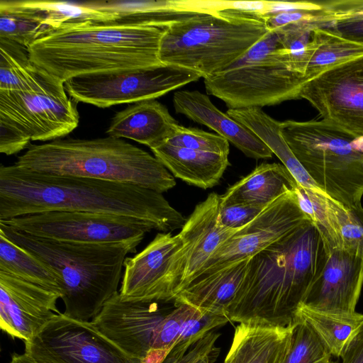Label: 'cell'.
<instances>
[{
    "instance_id": "cell-35",
    "label": "cell",
    "mask_w": 363,
    "mask_h": 363,
    "mask_svg": "<svg viewBox=\"0 0 363 363\" xmlns=\"http://www.w3.org/2000/svg\"><path fill=\"white\" fill-rule=\"evenodd\" d=\"M46 16V21L51 31L67 23L91 21L107 23L111 19L110 14L86 6L82 2L33 0ZM50 31V32H51Z\"/></svg>"
},
{
    "instance_id": "cell-49",
    "label": "cell",
    "mask_w": 363,
    "mask_h": 363,
    "mask_svg": "<svg viewBox=\"0 0 363 363\" xmlns=\"http://www.w3.org/2000/svg\"><path fill=\"white\" fill-rule=\"evenodd\" d=\"M328 363H335V362L331 360Z\"/></svg>"
},
{
    "instance_id": "cell-18",
    "label": "cell",
    "mask_w": 363,
    "mask_h": 363,
    "mask_svg": "<svg viewBox=\"0 0 363 363\" xmlns=\"http://www.w3.org/2000/svg\"><path fill=\"white\" fill-rule=\"evenodd\" d=\"M363 286V256L335 248L326 252L304 304L331 313H354Z\"/></svg>"
},
{
    "instance_id": "cell-40",
    "label": "cell",
    "mask_w": 363,
    "mask_h": 363,
    "mask_svg": "<svg viewBox=\"0 0 363 363\" xmlns=\"http://www.w3.org/2000/svg\"><path fill=\"white\" fill-rule=\"evenodd\" d=\"M30 136L21 128L5 118L0 117V152L16 154L29 147Z\"/></svg>"
},
{
    "instance_id": "cell-11",
    "label": "cell",
    "mask_w": 363,
    "mask_h": 363,
    "mask_svg": "<svg viewBox=\"0 0 363 363\" xmlns=\"http://www.w3.org/2000/svg\"><path fill=\"white\" fill-rule=\"evenodd\" d=\"M25 342V353L38 363H144L123 351L91 321L55 315Z\"/></svg>"
},
{
    "instance_id": "cell-36",
    "label": "cell",
    "mask_w": 363,
    "mask_h": 363,
    "mask_svg": "<svg viewBox=\"0 0 363 363\" xmlns=\"http://www.w3.org/2000/svg\"><path fill=\"white\" fill-rule=\"evenodd\" d=\"M229 321L228 317L195 308L186 320L174 347L162 363H175L196 342L216 328Z\"/></svg>"
},
{
    "instance_id": "cell-8",
    "label": "cell",
    "mask_w": 363,
    "mask_h": 363,
    "mask_svg": "<svg viewBox=\"0 0 363 363\" xmlns=\"http://www.w3.org/2000/svg\"><path fill=\"white\" fill-rule=\"evenodd\" d=\"M304 76L291 71L278 32L270 30L226 69L204 79L207 94L230 109L262 108L299 99Z\"/></svg>"
},
{
    "instance_id": "cell-19",
    "label": "cell",
    "mask_w": 363,
    "mask_h": 363,
    "mask_svg": "<svg viewBox=\"0 0 363 363\" xmlns=\"http://www.w3.org/2000/svg\"><path fill=\"white\" fill-rule=\"evenodd\" d=\"M180 233H159L140 252L126 257L119 294L123 298L171 303L167 275L175 252L182 247Z\"/></svg>"
},
{
    "instance_id": "cell-5",
    "label": "cell",
    "mask_w": 363,
    "mask_h": 363,
    "mask_svg": "<svg viewBox=\"0 0 363 363\" xmlns=\"http://www.w3.org/2000/svg\"><path fill=\"white\" fill-rule=\"evenodd\" d=\"M16 166L37 172L133 184L160 193L176 182L155 157L123 139H57L30 145Z\"/></svg>"
},
{
    "instance_id": "cell-38",
    "label": "cell",
    "mask_w": 363,
    "mask_h": 363,
    "mask_svg": "<svg viewBox=\"0 0 363 363\" xmlns=\"http://www.w3.org/2000/svg\"><path fill=\"white\" fill-rule=\"evenodd\" d=\"M164 143L174 147L228 156L230 152L229 142L218 134L196 128H186L179 124Z\"/></svg>"
},
{
    "instance_id": "cell-47",
    "label": "cell",
    "mask_w": 363,
    "mask_h": 363,
    "mask_svg": "<svg viewBox=\"0 0 363 363\" xmlns=\"http://www.w3.org/2000/svg\"><path fill=\"white\" fill-rule=\"evenodd\" d=\"M219 352L209 354L195 363H213L218 357Z\"/></svg>"
},
{
    "instance_id": "cell-20",
    "label": "cell",
    "mask_w": 363,
    "mask_h": 363,
    "mask_svg": "<svg viewBox=\"0 0 363 363\" xmlns=\"http://www.w3.org/2000/svg\"><path fill=\"white\" fill-rule=\"evenodd\" d=\"M301 209L315 225L325 251L342 248L363 256V207H347L324 191L306 189L300 196Z\"/></svg>"
},
{
    "instance_id": "cell-31",
    "label": "cell",
    "mask_w": 363,
    "mask_h": 363,
    "mask_svg": "<svg viewBox=\"0 0 363 363\" xmlns=\"http://www.w3.org/2000/svg\"><path fill=\"white\" fill-rule=\"evenodd\" d=\"M296 315L305 320L318 333L332 356L340 357L351 340L363 328V314L331 313L301 304Z\"/></svg>"
},
{
    "instance_id": "cell-44",
    "label": "cell",
    "mask_w": 363,
    "mask_h": 363,
    "mask_svg": "<svg viewBox=\"0 0 363 363\" xmlns=\"http://www.w3.org/2000/svg\"><path fill=\"white\" fill-rule=\"evenodd\" d=\"M323 10L321 2L298 1H269L267 9L261 15L262 17H267L280 13L308 11H318Z\"/></svg>"
},
{
    "instance_id": "cell-25",
    "label": "cell",
    "mask_w": 363,
    "mask_h": 363,
    "mask_svg": "<svg viewBox=\"0 0 363 363\" xmlns=\"http://www.w3.org/2000/svg\"><path fill=\"white\" fill-rule=\"evenodd\" d=\"M84 4L110 14L112 19L102 23L106 25L167 27L202 13L190 10L186 0L91 1Z\"/></svg>"
},
{
    "instance_id": "cell-12",
    "label": "cell",
    "mask_w": 363,
    "mask_h": 363,
    "mask_svg": "<svg viewBox=\"0 0 363 363\" xmlns=\"http://www.w3.org/2000/svg\"><path fill=\"white\" fill-rule=\"evenodd\" d=\"M0 117L21 128L35 141L62 138L74 130L79 121L64 82L49 74L38 90L0 91Z\"/></svg>"
},
{
    "instance_id": "cell-2",
    "label": "cell",
    "mask_w": 363,
    "mask_h": 363,
    "mask_svg": "<svg viewBox=\"0 0 363 363\" xmlns=\"http://www.w3.org/2000/svg\"><path fill=\"white\" fill-rule=\"evenodd\" d=\"M325 256L320 233L308 221L250 257L228 308L229 320L268 326L291 324Z\"/></svg>"
},
{
    "instance_id": "cell-24",
    "label": "cell",
    "mask_w": 363,
    "mask_h": 363,
    "mask_svg": "<svg viewBox=\"0 0 363 363\" xmlns=\"http://www.w3.org/2000/svg\"><path fill=\"white\" fill-rule=\"evenodd\" d=\"M250 259L192 281L176 294L174 306L185 304L228 317V308L243 281Z\"/></svg>"
},
{
    "instance_id": "cell-17",
    "label": "cell",
    "mask_w": 363,
    "mask_h": 363,
    "mask_svg": "<svg viewBox=\"0 0 363 363\" xmlns=\"http://www.w3.org/2000/svg\"><path fill=\"white\" fill-rule=\"evenodd\" d=\"M59 293L0 271V328L24 342L60 312Z\"/></svg>"
},
{
    "instance_id": "cell-21",
    "label": "cell",
    "mask_w": 363,
    "mask_h": 363,
    "mask_svg": "<svg viewBox=\"0 0 363 363\" xmlns=\"http://www.w3.org/2000/svg\"><path fill=\"white\" fill-rule=\"evenodd\" d=\"M173 105L177 113L206 125L231 143L246 156L268 159L272 152L251 130L220 111L209 97L195 91H179L174 94Z\"/></svg>"
},
{
    "instance_id": "cell-23",
    "label": "cell",
    "mask_w": 363,
    "mask_h": 363,
    "mask_svg": "<svg viewBox=\"0 0 363 363\" xmlns=\"http://www.w3.org/2000/svg\"><path fill=\"white\" fill-rule=\"evenodd\" d=\"M292 325L268 326L240 323L223 363H284Z\"/></svg>"
},
{
    "instance_id": "cell-9",
    "label": "cell",
    "mask_w": 363,
    "mask_h": 363,
    "mask_svg": "<svg viewBox=\"0 0 363 363\" xmlns=\"http://www.w3.org/2000/svg\"><path fill=\"white\" fill-rule=\"evenodd\" d=\"M194 72L160 65L119 72L83 74L64 82L65 89L75 102L107 108L159 98L198 80Z\"/></svg>"
},
{
    "instance_id": "cell-7",
    "label": "cell",
    "mask_w": 363,
    "mask_h": 363,
    "mask_svg": "<svg viewBox=\"0 0 363 363\" xmlns=\"http://www.w3.org/2000/svg\"><path fill=\"white\" fill-rule=\"evenodd\" d=\"M280 131L319 189L347 207L362 204L363 152L352 147L354 136L322 119L285 121Z\"/></svg>"
},
{
    "instance_id": "cell-26",
    "label": "cell",
    "mask_w": 363,
    "mask_h": 363,
    "mask_svg": "<svg viewBox=\"0 0 363 363\" xmlns=\"http://www.w3.org/2000/svg\"><path fill=\"white\" fill-rule=\"evenodd\" d=\"M150 150L175 177L203 189L216 186L229 164L228 155L174 147L164 143Z\"/></svg>"
},
{
    "instance_id": "cell-3",
    "label": "cell",
    "mask_w": 363,
    "mask_h": 363,
    "mask_svg": "<svg viewBox=\"0 0 363 363\" xmlns=\"http://www.w3.org/2000/svg\"><path fill=\"white\" fill-rule=\"evenodd\" d=\"M166 27L67 23L27 49L39 68L65 82L71 77L155 67Z\"/></svg>"
},
{
    "instance_id": "cell-33",
    "label": "cell",
    "mask_w": 363,
    "mask_h": 363,
    "mask_svg": "<svg viewBox=\"0 0 363 363\" xmlns=\"http://www.w3.org/2000/svg\"><path fill=\"white\" fill-rule=\"evenodd\" d=\"M0 271L48 289L61 296L59 274L27 250L0 233Z\"/></svg>"
},
{
    "instance_id": "cell-42",
    "label": "cell",
    "mask_w": 363,
    "mask_h": 363,
    "mask_svg": "<svg viewBox=\"0 0 363 363\" xmlns=\"http://www.w3.org/2000/svg\"><path fill=\"white\" fill-rule=\"evenodd\" d=\"M321 3L327 23L340 18L363 16V0H332Z\"/></svg>"
},
{
    "instance_id": "cell-6",
    "label": "cell",
    "mask_w": 363,
    "mask_h": 363,
    "mask_svg": "<svg viewBox=\"0 0 363 363\" xmlns=\"http://www.w3.org/2000/svg\"><path fill=\"white\" fill-rule=\"evenodd\" d=\"M269 30L256 13L202 12L165 28L159 58L206 79L226 69Z\"/></svg>"
},
{
    "instance_id": "cell-16",
    "label": "cell",
    "mask_w": 363,
    "mask_h": 363,
    "mask_svg": "<svg viewBox=\"0 0 363 363\" xmlns=\"http://www.w3.org/2000/svg\"><path fill=\"white\" fill-rule=\"evenodd\" d=\"M168 303L123 298L118 291L91 320L98 330L129 356L148 363Z\"/></svg>"
},
{
    "instance_id": "cell-48",
    "label": "cell",
    "mask_w": 363,
    "mask_h": 363,
    "mask_svg": "<svg viewBox=\"0 0 363 363\" xmlns=\"http://www.w3.org/2000/svg\"><path fill=\"white\" fill-rule=\"evenodd\" d=\"M352 145L355 150L363 152V136L354 138L352 141Z\"/></svg>"
},
{
    "instance_id": "cell-39",
    "label": "cell",
    "mask_w": 363,
    "mask_h": 363,
    "mask_svg": "<svg viewBox=\"0 0 363 363\" xmlns=\"http://www.w3.org/2000/svg\"><path fill=\"white\" fill-rule=\"evenodd\" d=\"M265 208L247 203L219 206L218 220L223 227L240 230L252 222Z\"/></svg>"
},
{
    "instance_id": "cell-28",
    "label": "cell",
    "mask_w": 363,
    "mask_h": 363,
    "mask_svg": "<svg viewBox=\"0 0 363 363\" xmlns=\"http://www.w3.org/2000/svg\"><path fill=\"white\" fill-rule=\"evenodd\" d=\"M226 113L255 133L281 160L298 184L313 190H321L296 159L280 131L281 122L260 108H228Z\"/></svg>"
},
{
    "instance_id": "cell-32",
    "label": "cell",
    "mask_w": 363,
    "mask_h": 363,
    "mask_svg": "<svg viewBox=\"0 0 363 363\" xmlns=\"http://www.w3.org/2000/svg\"><path fill=\"white\" fill-rule=\"evenodd\" d=\"M48 75L30 60L26 48L0 38V91L38 90Z\"/></svg>"
},
{
    "instance_id": "cell-14",
    "label": "cell",
    "mask_w": 363,
    "mask_h": 363,
    "mask_svg": "<svg viewBox=\"0 0 363 363\" xmlns=\"http://www.w3.org/2000/svg\"><path fill=\"white\" fill-rule=\"evenodd\" d=\"M299 99L322 120L354 138L363 136V57L335 67L306 81Z\"/></svg>"
},
{
    "instance_id": "cell-13",
    "label": "cell",
    "mask_w": 363,
    "mask_h": 363,
    "mask_svg": "<svg viewBox=\"0 0 363 363\" xmlns=\"http://www.w3.org/2000/svg\"><path fill=\"white\" fill-rule=\"evenodd\" d=\"M308 221L294 191L284 194L224 242L194 280L250 259Z\"/></svg>"
},
{
    "instance_id": "cell-34",
    "label": "cell",
    "mask_w": 363,
    "mask_h": 363,
    "mask_svg": "<svg viewBox=\"0 0 363 363\" xmlns=\"http://www.w3.org/2000/svg\"><path fill=\"white\" fill-rule=\"evenodd\" d=\"M289 349L284 363H328V348L314 329L302 318L295 315Z\"/></svg>"
},
{
    "instance_id": "cell-29",
    "label": "cell",
    "mask_w": 363,
    "mask_h": 363,
    "mask_svg": "<svg viewBox=\"0 0 363 363\" xmlns=\"http://www.w3.org/2000/svg\"><path fill=\"white\" fill-rule=\"evenodd\" d=\"M363 57V43L346 39L328 26L313 30L305 78L313 79L338 65Z\"/></svg>"
},
{
    "instance_id": "cell-22",
    "label": "cell",
    "mask_w": 363,
    "mask_h": 363,
    "mask_svg": "<svg viewBox=\"0 0 363 363\" xmlns=\"http://www.w3.org/2000/svg\"><path fill=\"white\" fill-rule=\"evenodd\" d=\"M179 123L168 109L155 99L135 103L118 112L106 133L116 138H126L150 149L163 143Z\"/></svg>"
},
{
    "instance_id": "cell-41",
    "label": "cell",
    "mask_w": 363,
    "mask_h": 363,
    "mask_svg": "<svg viewBox=\"0 0 363 363\" xmlns=\"http://www.w3.org/2000/svg\"><path fill=\"white\" fill-rule=\"evenodd\" d=\"M325 15L323 10L318 11H294L280 13L264 17L270 30H276L286 26L302 23H315L319 26H326Z\"/></svg>"
},
{
    "instance_id": "cell-4",
    "label": "cell",
    "mask_w": 363,
    "mask_h": 363,
    "mask_svg": "<svg viewBox=\"0 0 363 363\" xmlns=\"http://www.w3.org/2000/svg\"><path fill=\"white\" fill-rule=\"evenodd\" d=\"M0 233L53 269L69 318L89 321L118 292L123 263L137 245L125 242L79 243L37 237L0 222Z\"/></svg>"
},
{
    "instance_id": "cell-10",
    "label": "cell",
    "mask_w": 363,
    "mask_h": 363,
    "mask_svg": "<svg viewBox=\"0 0 363 363\" xmlns=\"http://www.w3.org/2000/svg\"><path fill=\"white\" fill-rule=\"evenodd\" d=\"M0 222L37 237L79 243L125 242L138 246L146 233L155 230L135 218L79 211H48Z\"/></svg>"
},
{
    "instance_id": "cell-15",
    "label": "cell",
    "mask_w": 363,
    "mask_h": 363,
    "mask_svg": "<svg viewBox=\"0 0 363 363\" xmlns=\"http://www.w3.org/2000/svg\"><path fill=\"white\" fill-rule=\"evenodd\" d=\"M220 196L211 193L197 204L179 233L183 243L173 256L167 275V289L172 302L216 250L240 230L228 228L218 223Z\"/></svg>"
},
{
    "instance_id": "cell-37",
    "label": "cell",
    "mask_w": 363,
    "mask_h": 363,
    "mask_svg": "<svg viewBox=\"0 0 363 363\" xmlns=\"http://www.w3.org/2000/svg\"><path fill=\"white\" fill-rule=\"evenodd\" d=\"M316 27L320 26L315 23H302L274 30L279 34L287 52L290 69L303 76H305L308 62L313 30Z\"/></svg>"
},
{
    "instance_id": "cell-46",
    "label": "cell",
    "mask_w": 363,
    "mask_h": 363,
    "mask_svg": "<svg viewBox=\"0 0 363 363\" xmlns=\"http://www.w3.org/2000/svg\"><path fill=\"white\" fill-rule=\"evenodd\" d=\"M10 363H38L34 359L26 353L13 354Z\"/></svg>"
},
{
    "instance_id": "cell-1",
    "label": "cell",
    "mask_w": 363,
    "mask_h": 363,
    "mask_svg": "<svg viewBox=\"0 0 363 363\" xmlns=\"http://www.w3.org/2000/svg\"><path fill=\"white\" fill-rule=\"evenodd\" d=\"M48 211H79L135 218L170 233L186 219L162 193L139 186L93 178L30 171L15 164L0 167V220Z\"/></svg>"
},
{
    "instance_id": "cell-43",
    "label": "cell",
    "mask_w": 363,
    "mask_h": 363,
    "mask_svg": "<svg viewBox=\"0 0 363 363\" xmlns=\"http://www.w3.org/2000/svg\"><path fill=\"white\" fill-rule=\"evenodd\" d=\"M328 27L346 39L363 43V16L335 20Z\"/></svg>"
},
{
    "instance_id": "cell-45",
    "label": "cell",
    "mask_w": 363,
    "mask_h": 363,
    "mask_svg": "<svg viewBox=\"0 0 363 363\" xmlns=\"http://www.w3.org/2000/svg\"><path fill=\"white\" fill-rule=\"evenodd\" d=\"M340 357L342 363H363V328L348 344Z\"/></svg>"
},
{
    "instance_id": "cell-27",
    "label": "cell",
    "mask_w": 363,
    "mask_h": 363,
    "mask_svg": "<svg viewBox=\"0 0 363 363\" xmlns=\"http://www.w3.org/2000/svg\"><path fill=\"white\" fill-rule=\"evenodd\" d=\"M298 182L284 165L262 163L220 196V206L247 203L268 206L284 194L294 191Z\"/></svg>"
},
{
    "instance_id": "cell-30",
    "label": "cell",
    "mask_w": 363,
    "mask_h": 363,
    "mask_svg": "<svg viewBox=\"0 0 363 363\" xmlns=\"http://www.w3.org/2000/svg\"><path fill=\"white\" fill-rule=\"evenodd\" d=\"M50 31L45 14L33 0L0 1V38L28 48Z\"/></svg>"
}]
</instances>
